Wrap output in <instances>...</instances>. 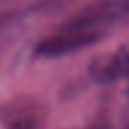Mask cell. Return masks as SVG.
Wrapping results in <instances>:
<instances>
[{
    "mask_svg": "<svg viewBox=\"0 0 129 129\" xmlns=\"http://www.w3.org/2000/svg\"><path fill=\"white\" fill-rule=\"evenodd\" d=\"M101 39L98 32H60V35L42 39L35 47V56L54 59L87 48Z\"/></svg>",
    "mask_w": 129,
    "mask_h": 129,
    "instance_id": "2",
    "label": "cell"
},
{
    "mask_svg": "<svg viewBox=\"0 0 129 129\" xmlns=\"http://www.w3.org/2000/svg\"><path fill=\"white\" fill-rule=\"evenodd\" d=\"M89 75L99 84H110L129 77V50L96 56L89 64Z\"/></svg>",
    "mask_w": 129,
    "mask_h": 129,
    "instance_id": "3",
    "label": "cell"
},
{
    "mask_svg": "<svg viewBox=\"0 0 129 129\" xmlns=\"http://www.w3.org/2000/svg\"><path fill=\"white\" fill-rule=\"evenodd\" d=\"M8 129H38V119L33 116H20L9 123Z\"/></svg>",
    "mask_w": 129,
    "mask_h": 129,
    "instance_id": "4",
    "label": "cell"
},
{
    "mask_svg": "<svg viewBox=\"0 0 129 129\" xmlns=\"http://www.w3.org/2000/svg\"><path fill=\"white\" fill-rule=\"evenodd\" d=\"M128 95H129V89H128Z\"/></svg>",
    "mask_w": 129,
    "mask_h": 129,
    "instance_id": "5",
    "label": "cell"
},
{
    "mask_svg": "<svg viewBox=\"0 0 129 129\" xmlns=\"http://www.w3.org/2000/svg\"><path fill=\"white\" fill-rule=\"evenodd\" d=\"M123 21H129V0H98L64 21L60 32H95Z\"/></svg>",
    "mask_w": 129,
    "mask_h": 129,
    "instance_id": "1",
    "label": "cell"
}]
</instances>
